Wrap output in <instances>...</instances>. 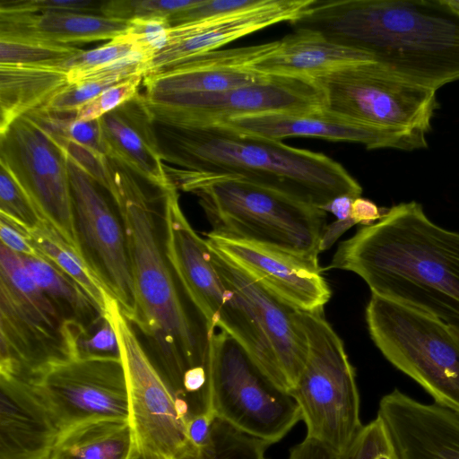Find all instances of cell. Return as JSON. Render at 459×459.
<instances>
[{
    "label": "cell",
    "instance_id": "6da1fadb",
    "mask_svg": "<svg viewBox=\"0 0 459 459\" xmlns=\"http://www.w3.org/2000/svg\"><path fill=\"white\" fill-rule=\"evenodd\" d=\"M107 189L122 221L134 290L128 318L146 337L152 361L175 395L185 401L184 377L190 370L210 376L215 333L176 280L159 239L153 198L147 181L107 157Z\"/></svg>",
    "mask_w": 459,
    "mask_h": 459
},
{
    "label": "cell",
    "instance_id": "7a4b0ae2",
    "mask_svg": "<svg viewBox=\"0 0 459 459\" xmlns=\"http://www.w3.org/2000/svg\"><path fill=\"white\" fill-rule=\"evenodd\" d=\"M327 268L352 272L371 295L459 327V232L433 222L415 201L361 226L339 244Z\"/></svg>",
    "mask_w": 459,
    "mask_h": 459
},
{
    "label": "cell",
    "instance_id": "3957f363",
    "mask_svg": "<svg viewBox=\"0 0 459 459\" xmlns=\"http://www.w3.org/2000/svg\"><path fill=\"white\" fill-rule=\"evenodd\" d=\"M290 24L362 51L422 87L459 80V18L439 0H314Z\"/></svg>",
    "mask_w": 459,
    "mask_h": 459
},
{
    "label": "cell",
    "instance_id": "277c9868",
    "mask_svg": "<svg viewBox=\"0 0 459 459\" xmlns=\"http://www.w3.org/2000/svg\"><path fill=\"white\" fill-rule=\"evenodd\" d=\"M156 131L164 167L170 169L238 177L317 208L340 195L356 198L362 194L348 170L324 153L246 133L226 123L156 124Z\"/></svg>",
    "mask_w": 459,
    "mask_h": 459
},
{
    "label": "cell",
    "instance_id": "5b68a950",
    "mask_svg": "<svg viewBox=\"0 0 459 459\" xmlns=\"http://www.w3.org/2000/svg\"><path fill=\"white\" fill-rule=\"evenodd\" d=\"M164 169L178 189L198 197L212 233L318 258L322 209L238 177Z\"/></svg>",
    "mask_w": 459,
    "mask_h": 459
},
{
    "label": "cell",
    "instance_id": "8992f818",
    "mask_svg": "<svg viewBox=\"0 0 459 459\" xmlns=\"http://www.w3.org/2000/svg\"><path fill=\"white\" fill-rule=\"evenodd\" d=\"M164 252L183 292L213 328L230 334L263 373L288 392L277 359L247 303L229 288L212 263L205 239L185 216L175 186L161 195Z\"/></svg>",
    "mask_w": 459,
    "mask_h": 459
},
{
    "label": "cell",
    "instance_id": "52a82bcc",
    "mask_svg": "<svg viewBox=\"0 0 459 459\" xmlns=\"http://www.w3.org/2000/svg\"><path fill=\"white\" fill-rule=\"evenodd\" d=\"M84 326L66 321L19 254L0 245V374L33 379L78 355Z\"/></svg>",
    "mask_w": 459,
    "mask_h": 459
},
{
    "label": "cell",
    "instance_id": "ba28073f",
    "mask_svg": "<svg viewBox=\"0 0 459 459\" xmlns=\"http://www.w3.org/2000/svg\"><path fill=\"white\" fill-rule=\"evenodd\" d=\"M299 319L307 352L304 368L289 394L305 422L306 437L340 455L363 427L355 370L343 342L323 311L299 310Z\"/></svg>",
    "mask_w": 459,
    "mask_h": 459
},
{
    "label": "cell",
    "instance_id": "9c48e42d",
    "mask_svg": "<svg viewBox=\"0 0 459 459\" xmlns=\"http://www.w3.org/2000/svg\"><path fill=\"white\" fill-rule=\"evenodd\" d=\"M371 340L434 403L459 415V340L449 325L427 313L371 295L366 307Z\"/></svg>",
    "mask_w": 459,
    "mask_h": 459
},
{
    "label": "cell",
    "instance_id": "30bf717a",
    "mask_svg": "<svg viewBox=\"0 0 459 459\" xmlns=\"http://www.w3.org/2000/svg\"><path fill=\"white\" fill-rule=\"evenodd\" d=\"M210 406L215 417L268 445L282 439L301 420L292 396L222 331L215 332L212 341Z\"/></svg>",
    "mask_w": 459,
    "mask_h": 459
},
{
    "label": "cell",
    "instance_id": "8fae6325",
    "mask_svg": "<svg viewBox=\"0 0 459 459\" xmlns=\"http://www.w3.org/2000/svg\"><path fill=\"white\" fill-rule=\"evenodd\" d=\"M315 81L324 92L325 108L382 129L427 134L438 107L437 91L404 80L375 61Z\"/></svg>",
    "mask_w": 459,
    "mask_h": 459
},
{
    "label": "cell",
    "instance_id": "7c38bea8",
    "mask_svg": "<svg viewBox=\"0 0 459 459\" xmlns=\"http://www.w3.org/2000/svg\"><path fill=\"white\" fill-rule=\"evenodd\" d=\"M104 318L115 331L126 371L134 443L169 459L178 458L192 447L186 433L187 404L175 395L156 368L117 299Z\"/></svg>",
    "mask_w": 459,
    "mask_h": 459
},
{
    "label": "cell",
    "instance_id": "4fadbf2b",
    "mask_svg": "<svg viewBox=\"0 0 459 459\" xmlns=\"http://www.w3.org/2000/svg\"><path fill=\"white\" fill-rule=\"evenodd\" d=\"M145 104L156 124L195 126L265 113L318 109L325 108V96L315 80L269 75L253 84L170 96Z\"/></svg>",
    "mask_w": 459,
    "mask_h": 459
},
{
    "label": "cell",
    "instance_id": "5bb4252c",
    "mask_svg": "<svg viewBox=\"0 0 459 459\" xmlns=\"http://www.w3.org/2000/svg\"><path fill=\"white\" fill-rule=\"evenodd\" d=\"M0 162L8 168L45 221L83 257L64 151L24 115L0 134Z\"/></svg>",
    "mask_w": 459,
    "mask_h": 459
},
{
    "label": "cell",
    "instance_id": "9a60e30c",
    "mask_svg": "<svg viewBox=\"0 0 459 459\" xmlns=\"http://www.w3.org/2000/svg\"><path fill=\"white\" fill-rule=\"evenodd\" d=\"M30 381L61 432L91 420H129L128 387L121 358L74 356L48 367Z\"/></svg>",
    "mask_w": 459,
    "mask_h": 459
},
{
    "label": "cell",
    "instance_id": "2e32d148",
    "mask_svg": "<svg viewBox=\"0 0 459 459\" xmlns=\"http://www.w3.org/2000/svg\"><path fill=\"white\" fill-rule=\"evenodd\" d=\"M67 167L83 257L128 319L134 307V290L122 221L100 191L101 186L68 157Z\"/></svg>",
    "mask_w": 459,
    "mask_h": 459
},
{
    "label": "cell",
    "instance_id": "e0dca14e",
    "mask_svg": "<svg viewBox=\"0 0 459 459\" xmlns=\"http://www.w3.org/2000/svg\"><path fill=\"white\" fill-rule=\"evenodd\" d=\"M257 282L290 305L306 312L324 311L331 289L322 275L318 258L212 233L204 238Z\"/></svg>",
    "mask_w": 459,
    "mask_h": 459
},
{
    "label": "cell",
    "instance_id": "ac0fdd59",
    "mask_svg": "<svg viewBox=\"0 0 459 459\" xmlns=\"http://www.w3.org/2000/svg\"><path fill=\"white\" fill-rule=\"evenodd\" d=\"M238 130L283 141L290 137L319 138L354 143L368 150L393 148L413 151L426 148V134L400 133L371 126L345 117L325 108L298 112H273L228 120Z\"/></svg>",
    "mask_w": 459,
    "mask_h": 459
},
{
    "label": "cell",
    "instance_id": "d6986e66",
    "mask_svg": "<svg viewBox=\"0 0 459 459\" xmlns=\"http://www.w3.org/2000/svg\"><path fill=\"white\" fill-rule=\"evenodd\" d=\"M313 1L259 0L256 4L241 11L171 27L166 47L153 56L145 74L220 49L231 41L272 25L285 22L291 23Z\"/></svg>",
    "mask_w": 459,
    "mask_h": 459
},
{
    "label": "cell",
    "instance_id": "ffe728a7",
    "mask_svg": "<svg viewBox=\"0 0 459 459\" xmlns=\"http://www.w3.org/2000/svg\"><path fill=\"white\" fill-rule=\"evenodd\" d=\"M279 40L230 49H217L186 58L145 74V101L170 96L201 94L256 83L269 75L252 65L273 51Z\"/></svg>",
    "mask_w": 459,
    "mask_h": 459
},
{
    "label": "cell",
    "instance_id": "44dd1931",
    "mask_svg": "<svg viewBox=\"0 0 459 459\" xmlns=\"http://www.w3.org/2000/svg\"><path fill=\"white\" fill-rule=\"evenodd\" d=\"M208 247L212 263L225 284L253 310L290 391L304 368L307 352L299 310L275 296L225 255L210 246Z\"/></svg>",
    "mask_w": 459,
    "mask_h": 459
},
{
    "label": "cell",
    "instance_id": "7402d4cb",
    "mask_svg": "<svg viewBox=\"0 0 459 459\" xmlns=\"http://www.w3.org/2000/svg\"><path fill=\"white\" fill-rule=\"evenodd\" d=\"M377 416L400 459H459V415L453 411L394 389L381 398Z\"/></svg>",
    "mask_w": 459,
    "mask_h": 459
},
{
    "label": "cell",
    "instance_id": "603a6c76",
    "mask_svg": "<svg viewBox=\"0 0 459 459\" xmlns=\"http://www.w3.org/2000/svg\"><path fill=\"white\" fill-rule=\"evenodd\" d=\"M0 459H50L61 434L30 380L0 374Z\"/></svg>",
    "mask_w": 459,
    "mask_h": 459
},
{
    "label": "cell",
    "instance_id": "cb8c5ba5",
    "mask_svg": "<svg viewBox=\"0 0 459 459\" xmlns=\"http://www.w3.org/2000/svg\"><path fill=\"white\" fill-rule=\"evenodd\" d=\"M106 157L124 164L160 190L173 183L161 158L155 121L143 94L99 118Z\"/></svg>",
    "mask_w": 459,
    "mask_h": 459
},
{
    "label": "cell",
    "instance_id": "d4e9b609",
    "mask_svg": "<svg viewBox=\"0 0 459 459\" xmlns=\"http://www.w3.org/2000/svg\"><path fill=\"white\" fill-rule=\"evenodd\" d=\"M129 21L100 14L31 12L17 0L0 2V39L33 40L58 45L112 40L124 34Z\"/></svg>",
    "mask_w": 459,
    "mask_h": 459
},
{
    "label": "cell",
    "instance_id": "484cf974",
    "mask_svg": "<svg viewBox=\"0 0 459 459\" xmlns=\"http://www.w3.org/2000/svg\"><path fill=\"white\" fill-rule=\"evenodd\" d=\"M278 40L277 48L255 63L253 70L267 75L316 80L347 66L374 61L368 54L313 30H293Z\"/></svg>",
    "mask_w": 459,
    "mask_h": 459
},
{
    "label": "cell",
    "instance_id": "4316f807",
    "mask_svg": "<svg viewBox=\"0 0 459 459\" xmlns=\"http://www.w3.org/2000/svg\"><path fill=\"white\" fill-rule=\"evenodd\" d=\"M69 85L60 64H0V134Z\"/></svg>",
    "mask_w": 459,
    "mask_h": 459
},
{
    "label": "cell",
    "instance_id": "83f0119b",
    "mask_svg": "<svg viewBox=\"0 0 459 459\" xmlns=\"http://www.w3.org/2000/svg\"><path fill=\"white\" fill-rule=\"evenodd\" d=\"M134 444L129 420H91L61 432L50 459H128Z\"/></svg>",
    "mask_w": 459,
    "mask_h": 459
},
{
    "label": "cell",
    "instance_id": "f1b7e54d",
    "mask_svg": "<svg viewBox=\"0 0 459 459\" xmlns=\"http://www.w3.org/2000/svg\"><path fill=\"white\" fill-rule=\"evenodd\" d=\"M27 235L40 256L69 276L95 304L104 318L117 299L86 260L47 222L29 230Z\"/></svg>",
    "mask_w": 459,
    "mask_h": 459
},
{
    "label": "cell",
    "instance_id": "f546056e",
    "mask_svg": "<svg viewBox=\"0 0 459 459\" xmlns=\"http://www.w3.org/2000/svg\"><path fill=\"white\" fill-rule=\"evenodd\" d=\"M20 256L34 281L66 321L79 324L87 329L102 321L95 304L59 268L42 256Z\"/></svg>",
    "mask_w": 459,
    "mask_h": 459
},
{
    "label": "cell",
    "instance_id": "4dcf8cb0",
    "mask_svg": "<svg viewBox=\"0 0 459 459\" xmlns=\"http://www.w3.org/2000/svg\"><path fill=\"white\" fill-rule=\"evenodd\" d=\"M268 446L215 417L207 443L190 447L176 459H267Z\"/></svg>",
    "mask_w": 459,
    "mask_h": 459
},
{
    "label": "cell",
    "instance_id": "1f68e13d",
    "mask_svg": "<svg viewBox=\"0 0 459 459\" xmlns=\"http://www.w3.org/2000/svg\"><path fill=\"white\" fill-rule=\"evenodd\" d=\"M0 218L26 234L40 223L46 222L26 192L2 162H0Z\"/></svg>",
    "mask_w": 459,
    "mask_h": 459
},
{
    "label": "cell",
    "instance_id": "d6a6232c",
    "mask_svg": "<svg viewBox=\"0 0 459 459\" xmlns=\"http://www.w3.org/2000/svg\"><path fill=\"white\" fill-rule=\"evenodd\" d=\"M82 50L69 45L0 39V64H61Z\"/></svg>",
    "mask_w": 459,
    "mask_h": 459
},
{
    "label": "cell",
    "instance_id": "836d02e7",
    "mask_svg": "<svg viewBox=\"0 0 459 459\" xmlns=\"http://www.w3.org/2000/svg\"><path fill=\"white\" fill-rule=\"evenodd\" d=\"M197 0H109L102 1L100 14L118 20L131 21L167 17L192 6Z\"/></svg>",
    "mask_w": 459,
    "mask_h": 459
},
{
    "label": "cell",
    "instance_id": "e575fe53",
    "mask_svg": "<svg viewBox=\"0 0 459 459\" xmlns=\"http://www.w3.org/2000/svg\"><path fill=\"white\" fill-rule=\"evenodd\" d=\"M337 459H400L390 434L377 416L360 431Z\"/></svg>",
    "mask_w": 459,
    "mask_h": 459
},
{
    "label": "cell",
    "instance_id": "d590c367",
    "mask_svg": "<svg viewBox=\"0 0 459 459\" xmlns=\"http://www.w3.org/2000/svg\"><path fill=\"white\" fill-rule=\"evenodd\" d=\"M137 49L141 48L134 42L120 35L99 48L86 51L82 50L79 54L64 61L60 65L65 67L69 74L82 73L103 66Z\"/></svg>",
    "mask_w": 459,
    "mask_h": 459
},
{
    "label": "cell",
    "instance_id": "8d00e7d4",
    "mask_svg": "<svg viewBox=\"0 0 459 459\" xmlns=\"http://www.w3.org/2000/svg\"><path fill=\"white\" fill-rule=\"evenodd\" d=\"M123 81L126 80L104 79L69 84L39 108L55 113H76L82 106Z\"/></svg>",
    "mask_w": 459,
    "mask_h": 459
},
{
    "label": "cell",
    "instance_id": "74e56055",
    "mask_svg": "<svg viewBox=\"0 0 459 459\" xmlns=\"http://www.w3.org/2000/svg\"><path fill=\"white\" fill-rule=\"evenodd\" d=\"M143 75H134L101 92L82 106L76 112L75 119L91 121L99 119L138 94Z\"/></svg>",
    "mask_w": 459,
    "mask_h": 459
},
{
    "label": "cell",
    "instance_id": "f35d334b",
    "mask_svg": "<svg viewBox=\"0 0 459 459\" xmlns=\"http://www.w3.org/2000/svg\"><path fill=\"white\" fill-rule=\"evenodd\" d=\"M170 29L167 17L134 19L129 21V27L122 36L152 58L166 47Z\"/></svg>",
    "mask_w": 459,
    "mask_h": 459
},
{
    "label": "cell",
    "instance_id": "ab89813d",
    "mask_svg": "<svg viewBox=\"0 0 459 459\" xmlns=\"http://www.w3.org/2000/svg\"><path fill=\"white\" fill-rule=\"evenodd\" d=\"M259 0H197L190 7L171 14V27L235 13L256 4Z\"/></svg>",
    "mask_w": 459,
    "mask_h": 459
},
{
    "label": "cell",
    "instance_id": "60d3db41",
    "mask_svg": "<svg viewBox=\"0 0 459 459\" xmlns=\"http://www.w3.org/2000/svg\"><path fill=\"white\" fill-rule=\"evenodd\" d=\"M77 356H110L120 358L115 331L107 318H103L100 329L92 337L82 338Z\"/></svg>",
    "mask_w": 459,
    "mask_h": 459
},
{
    "label": "cell",
    "instance_id": "b9f144b4",
    "mask_svg": "<svg viewBox=\"0 0 459 459\" xmlns=\"http://www.w3.org/2000/svg\"><path fill=\"white\" fill-rule=\"evenodd\" d=\"M18 4L31 12H70L80 13H100L102 1L95 0H17Z\"/></svg>",
    "mask_w": 459,
    "mask_h": 459
},
{
    "label": "cell",
    "instance_id": "7bdbcfd3",
    "mask_svg": "<svg viewBox=\"0 0 459 459\" xmlns=\"http://www.w3.org/2000/svg\"><path fill=\"white\" fill-rule=\"evenodd\" d=\"M0 238L2 244L19 255L40 256L28 235L2 218H0Z\"/></svg>",
    "mask_w": 459,
    "mask_h": 459
},
{
    "label": "cell",
    "instance_id": "ee69618b",
    "mask_svg": "<svg viewBox=\"0 0 459 459\" xmlns=\"http://www.w3.org/2000/svg\"><path fill=\"white\" fill-rule=\"evenodd\" d=\"M214 418L212 413H201L188 419L186 433L192 447L200 448L207 443Z\"/></svg>",
    "mask_w": 459,
    "mask_h": 459
},
{
    "label": "cell",
    "instance_id": "f6af8a7d",
    "mask_svg": "<svg viewBox=\"0 0 459 459\" xmlns=\"http://www.w3.org/2000/svg\"><path fill=\"white\" fill-rule=\"evenodd\" d=\"M386 211L371 200L359 196L352 202L351 218L356 224L369 226L381 220Z\"/></svg>",
    "mask_w": 459,
    "mask_h": 459
},
{
    "label": "cell",
    "instance_id": "bcb514c9",
    "mask_svg": "<svg viewBox=\"0 0 459 459\" xmlns=\"http://www.w3.org/2000/svg\"><path fill=\"white\" fill-rule=\"evenodd\" d=\"M288 459H337V454L321 444L305 437L293 446Z\"/></svg>",
    "mask_w": 459,
    "mask_h": 459
},
{
    "label": "cell",
    "instance_id": "7dc6e473",
    "mask_svg": "<svg viewBox=\"0 0 459 459\" xmlns=\"http://www.w3.org/2000/svg\"><path fill=\"white\" fill-rule=\"evenodd\" d=\"M356 223L352 221L334 220L325 225L320 240V252L329 249L338 238Z\"/></svg>",
    "mask_w": 459,
    "mask_h": 459
},
{
    "label": "cell",
    "instance_id": "c3c4849f",
    "mask_svg": "<svg viewBox=\"0 0 459 459\" xmlns=\"http://www.w3.org/2000/svg\"><path fill=\"white\" fill-rule=\"evenodd\" d=\"M354 198L348 195H340L331 200L320 209L325 212H331L337 221H350L352 220L351 218V210Z\"/></svg>",
    "mask_w": 459,
    "mask_h": 459
},
{
    "label": "cell",
    "instance_id": "681fc988",
    "mask_svg": "<svg viewBox=\"0 0 459 459\" xmlns=\"http://www.w3.org/2000/svg\"><path fill=\"white\" fill-rule=\"evenodd\" d=\"M128 459H169L159 454L151 452L134 444L132 452Z\"/></svg>",
    "mask_w": 459,
    "mask_h": 459
},
{
    "label": "cell",
    "instance_id": "f907efd6",
    "mask_svg": "<svg viewBox=\"0 0 459 459\" xmlns=\"http://www.w3.org/2000/svg\"><path fill=\"white\" fill-rule=\"evenodd\" d=\"M439 3L453 15L459 18V0H439Z\"/></svg>",
    "mask_w": 459,
    "mask_h": 459
},
{
    "label": "cell",
    "instance_id": "816d5d0a",
    "mask_svg": "<svg viewBox=\"0 0 459 459\" xmlns=\"http://www.w3.org/2000/svg\"><path fill=\"white\" fill-rule=\"evenodd\" d=\"M451 330L452 332L454 333V334L457 337V339L459 340V327H456V326H451Z\"/></svg>",
    "mask_w": 459,
    "mask_h": 459
}]
</instances>
